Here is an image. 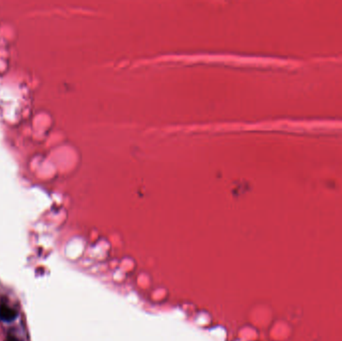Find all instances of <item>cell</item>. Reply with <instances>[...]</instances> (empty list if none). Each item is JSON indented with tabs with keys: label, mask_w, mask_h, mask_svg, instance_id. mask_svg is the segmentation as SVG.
<instances>
[{
	"label": "cell",
	"mask_w": 342,
	"mask_h": 341,
	"mask_svg": "<svg viewBox=\"0 0 342 341\" xmlns=\"http://www.w3.org/2000/svg\"><path fill=\"white\" fill-rule=\"evenodd\" d=\"M18 313L15 309L10 307L8 304L0 302V321L5 323H11L16 320Z\"/></svg>",
	"instance_id": "1"
},
{
	"label": "cell",
	"mask_w": 342,
	"mask_h": 341,
	"mask_svg": "<svg viewBox=\"0 0 342 341\" xmlns=\"http://www.w3.org/2000/svg\"><path fill=\"white\" fill-rule=\"evenodd\" d=\"M5 341H20V339H19L17 336H15V335L9 333V334H7V336H6Z\"/></svg>",
	"instance_id": "2"
}]
</instances>
